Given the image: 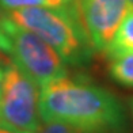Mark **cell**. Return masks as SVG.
I'll list each match as a JSON object with an SVG mask.
<instances>
[{
	"label": "cell",
	"instance_id": "cell-1",
	"mask_svg": "<svg viewBox=\"0 0 133 133\" xmlns=\"http://www.w3.org/2000/svg\"><path fill=\"white\" fill-rule=\"evenodd\" d=\"M42 121H58L88 133L116 132L125 125L121 102L96 84L60 77L39 90Z\"/></svg>",
	"mask_w": 133,
	"mask_h": 133
},
{
	"label": "cell",
	"instance_id": "cell-2",
	"mask_svg": "<svg viewBox=\"0 0 133 133\" xmlns=\"http://www.w3.org/2000/svg\"><path fill=\"white\" fill-rule=\"evenodd\" d=\"M5 16L49 44L64 61L77 63L90 52L91 44L72 2L58 8L30 7L12 10Z\"/></svg>",
	"mask_w": 133,
	"mask_h": 133
},
{
	"label": "cell",
	"instance_id": "cell-3",
	"mask_svg": "<svg viewBox=\"0 0 133 133\" xmlns=\"http://www.w3.org/2000/svg\"><path fill=\"white\" fill-rule=\"evenodd\" d=\"M0 50L12 58L23 74L39 87L66 76L61 56L31 31L18 26L7 16H0Z\"/></svg>",
	"mask_w": 133,
	"mask_h": 133
},
{
	"label": "cell",
	"instance_id": "cell-4",
	"mask_svg": "<svg viewBox=\"0 0 133 133\" xmlns=\"http://www.w3.org/2000/svg\"><path fill=\"white\" fill-rule=\"evenodd\" d=\"M39 86L12 63L3 71L0 126L18 133H34L41 125Z\"/></svg>",
	"mask_w": 133,
	"mask_h": 133
},
{
	"label": "cell",
	"instance_id": "cell-5",
	"mask_svg": "<svg viewBox=\"0 0 133 133\" xmlns=\"http://www.w3.org/2000/svg\"><path fill=\"white\" fill-rule=\"evenodd\" d=\"M79 22L95 50L106 52L119 25L133 8L129 0H72Z\"/></svg>",
	"mask_w": 133,
	"mask_h": 133
},
{
	"label": "cell",
	"instance_id": "cell-6",
	"mask_svg": "<svg viewBox=\"0 0 133 133\" xmlns=\"http://www.w3.org/2000/svg\"><path fill=\"white\" fill-rule=\"evenodd\" d=\"M109 58H116L133 53V8L119 25L116 35L105 52Z\"/></svg>",
	"mask_w": 133,
	"mask_h": 133
},
{
	"label": "cell",
	"instance_id": "cell-7",
	"mask_svg": "<svg viewBox=\"0 0 133 133\" xmlns=\"http://www.w3.org/2000/svg\"><path fill=\"white\" fill-rule=\"evenodd\" d=\"M109 74L116 83L125 87H133V53L111 58Z\"/></svg>",
	"mask_w": 133,
	"mask_h": 133
},
{
	"label": "cell",
	"instance_id": "cell-8",
	"mask_svg": "<svg viewBox=\"0 0 133 133\" xmlns=\"http://www.w3.org/2000/svg\"><path fill=\"white\" fill-rule=\"evenodd\" d=\"M72 0H0V7L7 11L19 10V8H30V7H50L58 8L66 5Z\"/></svg>",
	"mask_w": 133,
	"mask_h": 133
},
{
	"label": "cell",
	"instance_id": "cell-9",
	"mask_svg": "<svg viewBox=\"0 0 133 133\" xmlns=\"http://www.w3.org/2000/svg\"><path fill=\"white\" fill-rule=\"evenodd\" d=\"M34 133H88L72 125L58 122V121H44Z\"/></svg>",
	"mask_w": 133,
	"mask_h": 133
},
{
	"label": "cell",
	"instance_id": "cell-10",
	"mask_svg": "<svg viewBox=\"0 0 133 133\" xmlns=\"http://www.w3.org/2000/svg\"><path fill=\"white\" fill-rule=\"evenodd\" d=\"M0 133H18V132L11 130V129H7V128H3V126H0Z\"/></svg>",
	"mask_w": 133,
	"mask_h": 133
},
{
	"label": "cell",
	"instance_id": "cell-11",
	"mask_svg": "<svg viewBox=\"0 0 133 133\" xmlns=\"http://www.w3.org/2000/svg\"><path fill=\"white\" fill-rule=\"evenodd\" d=\"M2 88H3V69L0 68V95H2Z\"/></svg>",
	"mask_w": 133,
	"mask_h": 133
},
{
	"label": "cell",
	"instance_id": "cell-12",
	"mask_svg": "<svg viewBox=\"0 0 133 133\" xmlns=\"http://www.w3.org/2000/svg\"><path fill=\"white\" fill-rule=\"evenodd\" d=\"M129 106H130V113H132V116H133V98L130 99V103H129Z\"/></svg>",
	"mask_w": 133,
	"mask_h": 133
},
{
	"label": "cell",
	"instance_id": "cell-13",
	"mask_svg": "<svg viewBox=\"0 0 133 133\" xmlns=\"http://www.w3.org/2000/svg\"><path fill=\"white\" fill-rule=\"evenodd\" d=\"M129 3H130V4L133 5V0H129Z\"/></svg>",
	"mask_w": 133,
	"mask_h": 133
}]
</instances>
